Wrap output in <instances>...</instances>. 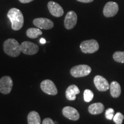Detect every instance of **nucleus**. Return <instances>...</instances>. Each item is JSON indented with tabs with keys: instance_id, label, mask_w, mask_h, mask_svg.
<instances>
[{
	"instance_id": "23",
	"label": "nucleus",
	"mask_w": 124,
	"mask_h": 124,
	"mask_svg": "<svg viewBox=\"0 0 124 124\" xmlns=\"http://www.w3.org/2000/svg\"><path fill=\"white\" fill-rule=\"evenodd\" d=\"M42 124H55V123L52 119L49 118H46L43 121Z\"/></svg>"
},
{
	"instance_id": "13",
	"label": "nucleus",
	"mask_w": 124,
	"mask_h": 124,
	"mask_svg": "<svg viewBox=\"0 0 124 124\" xmlns=\"http://www.w3.org/2000/svg\"><path fill=\"white\" fill-rule=\"evenodd\" d=\"M48 8L50 13L54 16L60 17L64 14V10L59 4L54 1H49L48 3Z\"/></svg>"
},
{
	"instance_id": "11",
	"label": "nucleus",
	"mask_w": 124,
	"mask_h": 124,
	"mask_svg": "<svg viewBox=\"0 0 124 124\" xmlns=\"http://www.w3.org/2000/svg\"><path fill=\"white\" fill-rule=\"evenodd\" d=\"M94 83L98 90L100 91H107L110 88L108 80L101 75H97L94 77Z\"/></svg>"
},
{
	"instance_id": "16",
	"label": "nucleus",
	"mask_w": 124,
	"mask_h": 124,
	"mask_svg": "<svg viewBox=\"0 0 124 124\" xmlns=\"http://www.w3.org/2000/svg\"><path fill=\"white\" fill-rule=\"evenodd\" d=\"M110 91L111 97L113 98L119 97L121 93L120 85L117 82H112L110 85Z\"/></svg>"
},
{
	"instance_id": "21",
	"label": "nucleus",
	"mask_w": 124,
	"mask_h": 124,
	"mask_svg": "<svg viewBox=\"0 0 124 124\" xmlns=\"http://www.w3.org/2000/svg\"><path fill=\"white\" fill-rule=\"evenodd\" d=\"M124 119V116L121 113L118 112L113 117V121L116 124H121Z\"/></svg>"
},
{
	"instance_id": "5",
	"label": "nucleus",
	"mask_w": 124,
	"mask_h": 124,
	"mask_svg": "<svg viewBox=\"0 0 124 124\" xmlns=\"http://www.w3.org/2000/svg\"><path fill=\"white\" fill-rule=\"evenodd\" d=\"M40 87L43 92L48 95H55L58 94V90L55 83L49 79H46L41 82Z\"/></svg>"
},
{
	"instance_id": "12",
	"label": "nucleus",
	"mask_w": 124,
	"mask_h": 124,
	"mask_svg": "<svg viewBox=\"0 0 124 124\" xmlns=\"http://www.w3.org/2000/svg\"><path fill=\"white\" fill-rule=\"evenodd\" d=\"M63 115L67 118L72 121H77L79 119V113L77 109L71 106H66L62 110Z\"/></svg>"
},
{
	"instance_id": "10",
	"label": "nucleus",
	"mask_w": 124,
	"mask_h": 124,
	"mask_svg": "<svg viewBox=\"0 0 124 124\" xmlns=\"http://www.w3.org/2000/svg\"><path fill=\"white\" fill-rule=\"evenodd\" d=\"M37 28L41 29H50L54 27V23L51 20L46 18H37L33 21Z\"/></svg>"
},
{
	"instance_id": "19",
	"label": "nucleus",
	"mask_w": 124,
	"mask_h": 124,
	"mask_svg": "<svg viewBox=\"0 0 124 124\" xmlns=\"http://www.w3.org/2000/svg\"><path fill=\"white\" fill-rule=\"evenodd\" d=\"M113 58L116 62L124 63V52L117 51L113 54Z\"/></svg>"
},
{
	"instance_id": "17",
	"label": "nucleus",
	"mask_w": 124,
	"mask_h": 124,
	"mask_svg": "<svg viewBox=\"0 0 124 124\" xmlns=\"http://www.w3.org/2000/svg\"><path fill=\"white\" fill-rule=\"evenodd\" d=\"M27 119L28 124H40L41 123L39 114L35 111H31L28 116Z\"/></svg>"
},
{
	"instance_id": "20",
	"label": "nucleus",
	"mask_w": 124,
	"mask_h": 124,
	"mask_svg": "<svg viewBox=\"0 0 124 124\" xmlns=\"http://www.w3.org/2000/svg\"><path fill=\"white\" fill-rule=\"evenodd\" d=\"M83 97L85 102H89L93 100L94 98V93L91 90L89 89L85 90L83 93Z\"/></svg>"
},
{
	"instance_id": "1",
	"label": "nucleus",
	"mask_w": 124,
	"mask_h": 124,
	"mask_svg": "<svg viewBox=\"0 0 124 124\" xmlns=\"http://www.w3.org/2000/svg\"><path fill=\"white\" fill-rule=\"evenodd\" d=\"M8 17L11 22L12 28L14 31H18L23 27L24 23V16L18 9H10L7 14Z\"/></svg>"
},
{
	"instance_id": "6",
	"label": "nucleus",
	"mask_w": 124,
	"mask_h": 124,
	"mask_svg": "<svg viewBox=\"0 0 124 124\" xmlns=\"http://www.w3.org/2000/svg\"><path fill=\"white\" fill-rule=\"evenodd\" d=\"M13 80L9 76H5L0 79V92L3 94H8L13 87Z\"/></svg>"
},
{
	"instance_id": "25",
	"label": "nucleus",
	"mask_w": 124,
	"mask_h": 124,
	"mask_svg": "<svg viewBox=\"0 0 124 124\" xmlns=\"http://www.w3.org/2000/svg\"><path fill=\"white\" fill-rule=\"evenodd\" d=\"M33 0H19L20 2L23 3V4H27V3H29L33 1Z\"/></svg>"
},
{
	"instance_id": "9",
	"label": "nucleus",
	"mask_w": 124,
	"mask_h": 124,
	"mask_svg": "<svg viewBox=\"0 0 124 124\" xmlns=\"http://www.w3.org/2000/svg\"><path fill=\"white\" fill-rule=\"evenodd\" d=\"M77 14L74 11H70L67 13L64 18V27L67 29H71L75 27L77 23Z\"/></svg>"
},
{
	"instance_id": "4",
	"label": "nucleus",
	"mask_w": 124,
	"mask_h": 124,
	"mask_svg": "<svg viewBox=\"0 0 124 124\" xmlns=\"http://www.w3.org/2000/svg\"><path fill=\"white\" fill-rule=\"evenodd\" d=\"M91 72V68L88 65L80 64L73 67L70 70V74L75 78L84 77L89 75Z\"/></svg>"
},
{
	"instance_id": "22",
	"label": "nucleus",
	"mask_w": 124,
	"mask_h": 124,
	"mask_svg": "<svg viewBox=\"0 0 124 124\" xmlns=\"http://www.w3.org/2000/svg\"><path fill=\"white\" fill-rule=\"evenodd\" d=\"M114 110L112 108H108L105 111V117L108 120H111L114 117Z\"/></svg>"
},
{
	"instance_id": "7",
	"label": "nucleus",
	"mask_w": 124,
	"mask_h": 124,
	"mask_svg": "<svg viewBox=\"0 0 124 124\" xmlns=\"http://www.w3.org/2000/svg\"><path fill=\"white\" fill-rule=\"evenodd\" d=\"M21 51L28 55H33L38 53L39 46L35 43L30 41H24L20 45Z\"/></svg>"
},
{
	"instance_id": "15",
	"label": "nucleus",
	"mask_w": 124,
	"mask_h": 124,
	"mask_svg": "<svg viewBox=\"0 0 124 124\" xmlns=\"http://www.w3.org/2000/svg\"><path fill=\"white\" fill-rule=\"evenodd\" d=\"M104 105L100 102L93 103V104L90 105L89 108H88L89 112L93 115H97V114H101L104 111Z\"/></svg>"
},
{
	"instance_id": "18",
	"label": "nucleus",
	"mask_w": 124,
	"mask_h": 124,
	"mask_svg": "<svg viewBox=\"0 0 124 124\" xmlns=\"http://www.w3.org/2000/svg\"><path fill=\"white\" fill-rule=\"evenodd\" d=\"M27 36L31 39H36L38 38L40 35H42V31L39 28H31L27 31Z\"/></svg>"
},
{
	"instance_id": "24",
	"label": "nucleus",
	"mask_w": 124,
	"mask_h": 124,
	"mask_svg": "<svg viewBox=\"0 0 124 124\" xmlns=\"http://www.w3.org/2000/svg\"><path fill=\"white\" fill-rule=\"evenodd\" d=\"M78 1L80 2H83V3H90L93 2L94 0H77Z\"/></svg>"
},
{
	"instance_id": "8",
	"label": "nucleus",
	"mask_w": 124,
	"mask_h": 124,
	"mask_svg": "<svg viewBox=\"0 0 124 124\" xmlns=\"http://www.w3.org/2000/svg\"><path fill=\"white\" fill-rule=\"evenodd\" d=\"M118 10V5L117 3L110 1L105 5L103 10V13L106 17H111L117 15Z\"/></svg>"
},
{
	"instance_id": "2",
	"label": "nucleus",
	"mask_w": 124,
	"mask_h": 124,
	"mask_svg": "<svg viewBox=\"0 0 124 124\" xmlns=\"http://www.w3.org/2000/svg\"><path fill=\"white\" fill-rule=\"evenodd\" d=\"M3 48L5 53L13 58L19 56L21 52L20 44L14 39H8L5 40L3 45Z\"/></svg>"
},
{
	"instance_id": "14",
	"label": "nucleus",
	"mask_w": 124,
	"mask_h": 124,
	"mask_svg": "<svg viewBox=\"0 0 124 124\" xmlns=\"http://www.w3.org/2000/svg\"><path fill=\"white\" fill-rule=\"evenodd\" d=\"M80 93V90L78 86L75 85H70L66 91V98L69 101H74L76 99V95Z\"/></svg>"
},
{
	"instance_id": "3",
	"label": "nucleus",
	"mask_w": 124,
	"mask_h": 124,
	"mask_svg": "<svg viewBox=\"0 0 124 124\" xmlns=\"http://www.w3.org/2000/svg\"><path fill=\"white\" fill-rule=\"evenodd\" d=\"M80 48L83 53L93 54L98 50L100 46L97 40L92 39L82 41Z\"/></svg>"
},
{
	"instance_id": "26",
	"label": "nucleus",
	"mask_w": 124,
	"mask_h": 124,
	"mask_svg": "<svg viewBox=\"0 0 124 124\" xmlns=\"http://www.w3.org/2000/svg\"><path fill=\"white\" fill-rule=\"evenodd\" d=\"M40 43H41V44H45V43H46V41L44 38H41V39L40 40Z\"/></svg>"
}]
</instances>
